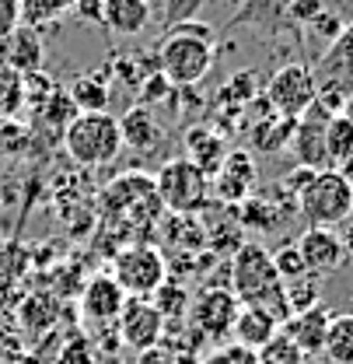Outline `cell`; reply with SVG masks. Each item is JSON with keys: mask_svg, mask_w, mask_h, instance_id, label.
Listing matches in <instances>:
<instances>
[{"mask_svg": "<svg viewBox=\"0 0 353 364\" xmlns=\"http://www.w3.org/2000/svg\"><path fill=\"white\" fill-rule=\"evenodd\" d=\"M119 134H123V147H130L136 154H151L165 144V127L147 105H133L130 112H123Z\"/></svg>", "mask_w": 353, "mask_h": 364, "instance_id": "e0dca14e", "label": "cell"}, {"mask_svg": "<svg viewBox=\"0 0 353 364\" xmlns=\"http://www.w3.org/2000/svg\"><path fill=\"white\" fill-rule=\"evenodd\" d=\"M200 364H259V358H256V350H249L241 343H224L217 350H210Z\"/></svg>", "mask_w": 353, "mask_h": 364, "instance_id": "1f68e13d", "label": "cell"}, {"mask_svg": "<svg viewBox=\"0 0 353 364\" xmlns=\"http://www.w3.org/2000/svg\"><path fill=\"white\" fill-rule=\"evenodd\" d=\"M273 256V267L280 273V280H294V277H301L305 270V259H301V252H298V245H280L276 252H269Z\"/></svg>", "mask_w": 353, "mask_h": 364, "instance_id": "4dcf8cb0", "label": "cell"}, {"mask_svg": "<svg viewBox=\"0 0 353 364\" xmlns=\"http://www.w3.org/2000/svg\"><path fill=\"white\" fill-rule=\"evenodd\" d=\"M161 210L165 207L158 200L154 179L143 176V172H126L123 179L105 186V193H102V218L109 225H119L123 221V228L147 231V228L158 225Z\"/></svg>", "mask_w": 353, "mask_h": 364, "instance_id": "3957f363", "label": "cell"}, {"mask_svg": "<svg viewBox=\"0 0 353 364\" xmlns=\"http://www.w3.org/2000/svg\"><path fill=\"white\" fill-rule=\"evenodd\" d=\"M329 318H332L329 316V309L318 301V305H311V309H305V312H294V316L280 326V333H283V336H287L305 358H311V354H322Z\"/></svg>", "mask_w": 353, "mask_h": 364, "instance_id": "2e32d148", "label": "cell"}, {"mask_svg": "<svg viewBox=\"0 0 353 364\" xmlns=\"http://www.w3.org/2000/svg\"><path fill=\"white\" fill-rule=\"evenodd\" d=\"M112 280L123 287L126 298H151L168 280V259L158 245L147 242L123 245L112 259Z\"/></svg>", "mask_w": 353, "mask_h": 364, "instance_id": "52a82bcc", "label": "cell"}, {"mask_svg": "<svg viewBox=\"0 0 353 364\" xmlns=\"http://www.w3.org/2000/svg\"><path fill=\"white\" fill-rule=\"evenodd\" d=\"M322 354L329 358V364H353V312L329 318Z\"/></svg>", "mask_w": 353, "mask_h": 364, "instance_id": "603a6c76", "label": "cell"}, {"mask_svg": "<svg viewBox=\"0 0 353 364\" xmlns=\"http://www.w3.org/2000/svg\"><path fill=\"white\" fill-rule=\"evenodd\" d=\"M70 7H74V0H21V25L39 32L43 25L60 21Z\"/></svg>", "mask_w": 353, "mask_h": 364, "instance_id": "484cf974", "label": "cell"}, {"mask_svg": "<svg viewBox=\"0 0 353 364\" xmlns=\"http://www.w3.org/2000/svg\"><path fill=\"white\" fill-rule=\"evenodd\" d=\"M231 291L241 305H256L276 318L280 326L290 318L287 298H283V280L273 267L269 249H263L259 242H245L238 245L234 259H231Z\"/></svg>", "mask_w": 353, "mask_h": 364, "instance_id": "7a4b0ae2", "label": "cell"}, {"mask_svg": "<svg viewBox=\"0 0 353 364\" xmlns=\"http://www.w3.org/2000/svg\"><path fill=\"white\" fill-rule=\"evenodd\" d=\"M256 358H259V364H305V354H301L283 333H276L266 347H259Z\"/></svg>", "mask_w": 353, "mask_h": 364, "instance_id": "f546056e", "label": "cell"}, {"mask_svg": "<svg viewBox=\"0 0 353 364\" xmlns=\"http://www.w3.org/2000/svg\"><path fill=\"white\" fill-rule=\"evenodd\" d=\"M154 18V7L147 0H105V14H102V28H109L112 36H140Z\"/></svg>", "mask_w": 353, "mask_h": 364, "instance_id": "ac0fdd59", "label": "cell"}, {"mask_svg": "<svg viewBox=\"0 0 353 364\" xmlns=\"http://www.w3.org/2000/svg\"><path fill=\"white\" fill-rule=\"evenodd\" d=\"M294 245H298V252L305 259V270L315 273V277L340 270L347 263V249H343V242H340V235L332 228H308Z\"/></svg>", "mask_w": 353, "mask_h": 364, "instance_id": "5bb4252c", "label": "cell"}, {"mask_svg": "<svg viewBox=\"0 0 353 364\" xmlns=\"http://www.w3.org/2000/svg\"><path fill=\"white\" fill-rule=\"evenodd\" d=\"M63 147L85 168L112 165L119 158V151H123L119 119L112 112H77L63 127Z\"/></svg>", "mask_w": 353, "mask_h": 364, "instance_id": "277c9868", "label": "cell"}, {"mask_svg": "<svg viewBox=\"0 0 353 364\" xmlns=\"http://www.w3.org/2000/svg\"><path fill=\"white\" fill-rule=\"evenodd\" d=\"M340 242H343L347 256H353V218H347V221H343V235H340Z\"/></svg>", "mask_w": 353, "mask_h": 364, "instance_id": "8d00e7d4", "label": "cell"}, {"mask_svg": "<svg viewBox=\"0 0 353 364\" xmlns=\"http://www.w3.org/2000/svg\"><path fill=\"white\" fill-rule=\"evenodd\" d=\"M0 46H7V67H14L18 74H28L43 63V39L28 25H18Z\"/></svg>", "mask_w": 353, "mask_h": 364, "instance_id": "44dd1931", "label": "cell"}, {"mask_svg": "<svg viewBox=\"0 0 353 364\" xmlns=\"http://www.w3.org/2000/svg\"><path fill=\"white\" fill-rule=\"evenodd\" d=\"M123 305H126V294L112 280V273L91 277L85 284V291H81V316H85V322H94V326L116 322L119 312H123Z\"/></svg>", "mask_w": 353, "mask_h": 364, "instance_id": "9a60e30c", "label": "cell"}, {"mask_svg": "<svg viewBox=\"0 0 353 364\" xmlns=\"http://www.w3.org/2000/svg\"><path fill=\"white\" fill-rule=\"evenodd\" d=\"M147 4H154V0H147Z\"/></svg>", "mask_w": 353, "mask_h": 364, "instance_id": "74e56055", "label": "cell"}, {"mask_svg": "<svg viewBox=\"0 0 353 364\" xmlns=\"http://www.w3.org/2000/svg\"><path fill=\"white\" fill-rule=\"evenodd\" d=\"M21 25V0H0V43Z\"/></svg>", "mask_w": 353, "mask_h": 364, "instance_id": "836d02e7", "label": "cell"}, {"mask_svg": "<svg viewBox=\"0 0 353 364\" xmlns=\"http://www.w3.org/2000/svg\"><path fill=\"white\" fill-rule=\"evenodd\" d=\"M238 309H241V301L234 298L231 287H203L189 301L185 316H189V326L200 340H227L231 326L238 318Z\"/></svg>", "mask_w": 353, "mask_h": 364, "instance_id": "9c48e42d", "label": "cell"}, {"mask_svg": "<svg viewBox=\"0 0 353 364\" xmlns=\"http://www.w3.org/2000/svg\"><path fill=\"white\" fill-rule=\"evenodd\" d=\"M298 210L308 228L343 225L347 218H353V182L336 168L315 172L298 193Z\"/></svg>", "mask_w": 353, "mask_h": 364, "instance_id": "5b68a950", "label": "cell"}, {"mask_svg": "<svg viewBox=\"0 0 353 364\" xmlns=\"http://www.w3.org/2000/svg\"><path fill=\"white\" fill-rule=\"evenodd\" d=\"M151 301H154V309L165 316V322L172 316H185V309H189V294H185L178 284H172V280H165V284L151 294Z\"/></svg>", "mask_w": 353, "mask_h": 364, "instance_id": "f1b7e54d", "label": "cell"}, {"mask_svg": "<svg viewBox=\"0 0 353 364\" xmlns=\"http://www.w3.org/2000/svg\"><path fill=\"white\" fill-rule=\"evenodd\" d=\"M315 85H318V102L329 112H343V105L353 98V25H347L332 46L322 53Z\"/></svg>", "mask_w": 353, "mask_h": 364, "instance_id": "ba28073f", "label": "cell"}, {"mask_svg": "<svg viewBox=\"0 0 353 364\" xmlns=\"http://www.w3.org/2000/svg\"><path fill=\"white\" fill-rule=\"evenodd\" d=\"M185 158L192 165H200L207 176H214L221 168V161L227 158V140L217 130L192 127V130H185Z\"/></svg>", "mask_w": 353, "mask_h": 364, "instance_id": "ffe728a7", "label": "cell"}, {"mask_svg": "<svg viewBox=\"0 0 353 364\" xmlns=\"http://www.w3.org/2000/svg\"><path fill=\"white\" fill-rule=\"evenodd\" d=\"M28 105V81L25 74H18L14 67H0V119H14L21 116V109Z\"/></svg>", "mask_w": 353, "mask_h": 364, "instance_id": "d4e9b609", "label": "cell"}, {"mask_svg": "<svg viewBox=\"0 0 353 364\" xmlns=\"http://www.w3.org/2000/svg\"><path fill=\"white\" fill-rule=\"evenodd\" d=\"M116 322H119L123 343L133 347L136 354L158 347V340L165 336V316L154 309L151 298H126V305H123V312H119Z\"/></svg>", "mask_w": 353, "mask_h": 364, "instance_id": "4fadbf2b", "label": "cell"}, {"mask_svg": "<svg viewBox=\"0 0 353 364\" xmlns=\"http://www.w3.org/2000/svg\"><path fill=\"white\" fill-rule=\"evenodd\" d=\"M290 134H294V119L273 112V116H266L263 123L256 127L252 136H256V147L259 151H280L283 144H290Z\"/></svg>", "mask_w": 353, "mask_h": 364, "instance_id": "4316f807", "label": "cell"}, {"mask_svg": "<svg viewBox=\"0 0 353 364\" xmlns=\"http://www.w3.org/2000/svg\"><path fill=\"white\" fill-rule=\"evenodd\" d=\"M74 18L85 21V25H102V14H105V0H74Z\"/></svg>", "mask_w": 353, "mask_h": 364, "instance_id": "e575fe53", "label": "cell"}, {"mask_svg": "<svg viewBox=\"0 0 353 364\" xmlns=\"http://www.w3.org/2000/svg\"><path fill=\"white\" fill-rule=\"evenodd\" d=\"M203 4H207V0H165V7H161V25H165V28H175L178 21H192Z\"/></svg>", "mask_w": 353, "mask_h": 364, "instance_id": "d6a6232c", "label": "cell"}, {"mask_svg": "<svg viewBox=\"0 0 353 364\" xmlns=\"http://www.w3.org/2000/svg\"><path fill=\"white\" fill-rule=\"evenodd\" d=\"M276 333H280V322L269 316V312L256 309V305H241V309H238V318H234V326H231L234 343H241V347H249V350L266 347Z\"/></svg>", "mask_w": 353, "mask_h": 364, "instance_id": "d6986e66", "label": "cell"}, {"mask_svg": "<svg viewBox=\"0 0 353 364\" xmlns=\"http://www.w3.org/2000/svg\"><path fill=\"white\" fill-rule=\"evenodd\" d=\"M136 364H175V358L161 347H151V350H140L136 354Z\"/></svg>", "mask_w": 353, "mask_h": 364, "instance_id": "d590c367", "label": "cell"}, {"mask_svg": "<svg viewBox=\"0 0 353 364\" xmlns=\"http://www.w3.org/2000/svg\"><path fill=\"white\" fill-rule=\"evenodd\" d=\"M336 112H329L318 98L308 105L305 116L294 119V134H290V147H294V158L305 165V168H329V154H325V127Z\"/></svg>", "mask_w": 353, "mask_h": 364, "instance_id": "8fae6325", "label": "cell"}, {"mask_svg": "<svg viewBox=\"0 0 353 364\" xmlns=\"http://www.w3.org/2000/svg\"><path fill=\"white\" fill-rule=\"evenodd\" d=\"M67 98L74 102V109H77V112H105V105H109L112 91H109V81H105V77H98V74H85V77H77V81L70 85Z\"/></svg>", "mask_w": 353, "mask_h": 364, "instance_id": "cb8c5ba5", "label": "cell"}, {"mask_svg": "<svg viewBox=\"0 0 353 364\" xmlns=\"http://www.w3.org/2000/svg\"><path fill=\"white\" fill-rule=\"evenodd\" d=\"M259 186V172L249 151H227L221 168L210 176V196L224 203H249Z\"/></svg>", "mask_w": 353, "mask_h": 364, "instance_id": "7c38bea8", "label": "cell"}, {"mask_svg": "<svg viewBox=\"0 0 353 364\" xmlns=\"http://www.w3.org/2000/svg\"><path fill=\"white\" fill-rule=\"evenodd\" d=\"M154 189H158L161 207L178 214V218L200 214V210L210 203V176H207L200 165H192L185 154L165 161V165L158 168Z\"/></svg>", "mask_w": 353, "mask_h": 364, "instance_id": "8992f818", "label": "cell"}, {"mask_svg": "<svg viewBox=\"0 0 353 364\" xmlns=\"http://www.w3.org/2000/svg\"><path fill=\"white\" fill-rule=\"evenodd\" d=\"M325 154L329 168H350L353 165V112H336L325 127Z\"/></svg>", "mask_w": 353, "mask_h": 364, "instance_id": "7402d4cb", "label": "cell"}, {"mask_svg": "<svg viewBox=\"0 0 353 364\" xmlns=\"http://www.w3.org/2000/svg\"><path fill=\"white\" fill-rule=\"evenodd\" d=\"M318 98V85H315V74L305 63H287L280 67L269 85H266V102L273 112L287 116V119H298L308 112V105Z\"/></svg>", "mask_w": 353, "mask_h": 364, "instance_id": "30bf717a", "label": "cell"}, {"mask_svg": "<svg viewBox=\"0 0 353 364\" xmlns=\"http://www.w3.org/2000/svg\"><path fill=\"white\" fill-rule=\"evenodd\" d=\"M214 67V28L203 21H178L158 49V74L172 88L200 85Z\"/></svg>", "mask_w": 353, "mask_h": 364, "instance_id": "6da1fadb", "label": "cell"}, {"mask_svg": "<svg viewBox=\"0 0 353 364\" xmlns=\"http://www.w3.org/2000/svg\"><path fill=\"white\" fill-rule=\"evenodd\" d=\"M283 298H287L290 316H294V312H305L311 305H318V277H315V273H301V277H294V280H283Z\"/></svg>", "mask_w": 353, "mask_h": 364, "instance_id": "83f0119b", "label": "cell"}]
</instances>
